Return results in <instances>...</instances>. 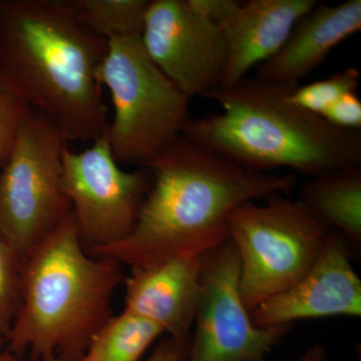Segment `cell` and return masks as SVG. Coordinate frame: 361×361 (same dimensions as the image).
Instances as JSON below:
<instances>
[{"mask_svg": "<svg viewBox=\"0 0 361 361\" xmlns=\"http://www.w3.org/2000/svg\"><path fill=\"white\" fill-rule=\"evenodd\" d=\"M152 183L134 228L114 245L87 251L130 270L202 256L228 239L233 211L289 195L295 174L252 172L180 137L146 167Z\"/></svg>", "mask_w": 361, "mask_h": 361, "instance_id": "obj_1", "label": "cell"}, {"mask_svg": "<svg viewBox=\"0 0 361 361\" xmlns=\"http://www.w3.org/2000/svg\"><path fill=\"white\" fill-rule=\"evenodd\" d=\"M106 49L70 0H0V73L68 142L106 134L97 78Z\"/></svg>", "mask_w": 361, "mask_h": 361, "instance_id": "obj_2", "label": "cell"}, {"mask_svg": "<svg viewBox=\"0 0 361 361\" xmlns=\"http://www.w3.org/2000/svg\"><path fill=\"white\" fill-rule=\"evenodd\" d=\"M291 90L248 77L217 87L204 97L222 111L190 121L183 137L252 172L290 169L313 178L361 166L360 132L292 104Z\"/></svg>", "mask_w": 361, "mask_h": 361, "instance_id": "obj_3", "label": "cell"}, {"mask_svg": "<svg viewBox=\"0 0 361 361\" xmlns=\"http://www.w3.org/2000/svg\"><path fill=\"white\" fill-rule=\"evenodd\" d=\"M122 266L85 250L73 213L23 260L20 310L6 341L18 356L75 361L111 317Z\"/></svg>", "mask_w": 361, "mask_h": 361, "instance_id": "obj_4", "label": "cell"}, {"mask_svg": "<svg viewBox=\"0 0 361 361\" xmlns=\"http://www.w3.org/2000/svg\"><path fill=\"white\" fill-rule=\"evenodd\" d=\"M97 78L113 103L106 137L118 164L146 168L192 120L191 99L157 68L140 35L108 40Z\"/></svg>", "mask_w": 361, "mask_h": 361, "instance_id": "obj_5", "label": "cell"}, {"mask_svg": "<svg viewBox=\"0 0 361 361\" xmlns=\"http://www.w3.org/2000/svg\"><path fill=\"white\" fill-rule=\"evenodd\" d=\"M330 230L298 200L276 194L247 202L230 216L228 238L240 263L239 290L249 310L295 284Z\"/></svg>", "mask_w": 361, "mask_h": 361, "instance_id": "obj_6", "label": "cell"}, {"mask_svg": "<svg viewBox=\"0 0 361 361\" xmlns=\"http://www.w3.org/2000/svg\"><path fill=\"white\" fill-rule=\"evenodd\" d=\"M68 140L44 116H26L0 169V234L25 259L71 212L61 189Z\"/></svg>", "mask_w": 361, "mask_h": 361, "instance_id": "obj_7", "label": "cell"}, {"mask_svg": "<svg viewBox=\"0 0 361 361\" xmlns=\"http://www.w3.org/2000/svg\"><path fill=\"white\" fill-rule=\"evenodd\" d=\"M151 183L148 169L118 166L106 135L82 152L65 149L61 189L85 250L114 245L130 234Z\"/></svg>", "mask_w": 361, "mask_h": 361, "instance_id": "obj_8", "label": "cell"}, {"mask_svg": "<svg viewBox=\"0 0 361 361\" xmlns=\"http://www.w3.org/2000/svg\"><path fill=\"white\" fill-rule=\"evenodd\" d=\"M240 263L228 238L202 255L200 292L186 355L182 361H264L292 324H254L239 290Z\"/></svg>", "mask_w": 361, "mask_h": 361, "instance_id": "obj_9", "label": "cell"}, {"mask_svg": "<svg viewBox=\"0 0 361 361\" xmlns=\"http://www.w3.org/2000/svg\"><path fill=\"white\" fill-rule=\"evenodd\" d=\"M140 37L157 68L190 99L220 87L227 61L224 37L191 0L149 1Z\"/></svg>", "mask_w": 361, "mask_h": 361, "instance_id": "obj_10", "label": "cell"}, {"mask_svg": "<svg viewBox=\"0 0 361 361\" xmlns=\"http://www.w3.org/2000/svg\"><path fill=\"white\" fill-rule=\"evenodd\" d=\"M219 28L227 49L221 87H231L272 58L317 0H191Z\"/></svg>", "mask_w": 361, "mask_h": 361, "instance_id": "obj_11", "label": "cell"}, {"mask_svg": "<svg viewBox=\"0 0 361 361\" xmlns=\"http://www.w3.org/2000/svg\"><path fill=\"white\" fill-rule=\"evenodd\" d=\"M259 327L296 320L361 315V280L341 235L330 230L317 258L295 284L250 311Z\"/></svg>", "mask_w": 361, "mask_h": 361, "instance_id": "obj_12", "label": "cell"}, {"mask_svg": "<svg viewBox=\"0 0 361 361\" xmlns=\"http://www.w3.org/2000/svg\"><path fill=\"white\" fill-rule=\"evenodd\" d=\"M201 263L202 256H183L130 270L123 282V310L158 325L172 338L189 343L200 292Z\"/></svg>", "mask_w": 361, "mask_h": 361, "instance_id": "obj_13", "label": "cell"}, {"mask_svg": "<svg viewBox=\"0 0 361 361\" xmlns=\"http://www.w3.org/2000/svg\"><path fill=\"white\" fill-rule=\"evenodd\" d=\"M360 30L361 0H346L337 6L318 2L297 21L281 49L258 66L255 78L294 89L324 63L334 47Z\"/></svg>", "mask_w": 361, "mask_h": 361, "instance_id": "obj_14", "label": "cell"}, {"mask_svg": "<svg viewBox=\"0 0 361 361\" xmlns=\"http://www.w3.org/2000/svg\"><path fill=\"white\" fill-rule=\"evenodd\" d=\"M298 201L325 227L360 245L361 166L311 178L300 188Z\"/></svg>", "mask_w": 361, "mask_h": 361, "instance_id": "obj_15", "label": "cell"}, {"mask_svg": "<svg viewBox=\"0 0 361 361\" xmlns=\"http://www.w3.org/2000/svg\"><path fill=\"white\" fill-rule=\"evenodd\" d=\"M161 334L158 325L123 310L97 331L84 357L87 361H139Z\"/></svg>", "mask_w": 361, "mask_h": 361, "instance_id": "obj_16", "label": "cell"}, {"mask_svg": "<svg viewBox=\"0 0 361 361\" xmlns=\"http://www.w3.org/2000/svg\"><path fill=\"white\" fill-rule=\"evenodd\" d=\"M78 20L104 39L141 35L149 0H70Z\"/></svg>", "mask_w": 361, "mask_h": 361, "instance_id": "obj_17", "label": "cell"}, {"mask_svg": "<svg viewBox=\"0 0 361 361\" xmlns=\"http://www.w3.org/2000/svg\"><path fill=\"white\" fill-rule=\"evenodd\" d=\"M360 82V71L348 68L323 80L294 87L289 92L288 99L299 108L322 116L344 94L357 92Z\"/></svg>", "mask_w": 361, "mask_h": 361, "instance_id": "obj_18", "label": "cell"}, {"mask_svg": "<svg viewBox=\"0 0 361 361\" xmlns=\"http://www.w3.org/2000/svg\"><path fill=\"white\" fill-rule=\"evenodd\" d=\"M23 260L0 234V336L4 341L20 310Z\"/></svg>", "mask_w": 361, "mask_h": 361, "instance_id": "obj_19", "label": "cell"}, {"mask_svg": "<svg viewBox=\"0 0 361 361\" xmlns=\"http://www.w3.org/2000/svg\"><path fill=\"white\" fill-rule=\"evenodd\" d=\"M32 110L20 90L0 73V169L11 156L21 125Z\"/></svg>", "mask_w": 361, "mask_h": 361, "instance_id": "obj_20", "label": "cell"}, {"mask_svg": "<svg viewBox=\"0 0 361 361\" xmlns=\"http://www.w3.org/2000/svg\"><path fill=\"white\" fill-rule=\"evenodd\" d=\"M322 118L337 129L360 132L361 102L357 92L344 94L322 114Z\"/></svg>", "mask_w": 361, "mask_h": 361, "instance_id": "obj_21", "label": "cell"}, {"mask_svg": "<svg viewBox=\"0 0 361 361\" xmlns=\"http://www.w3.org/2000/svg\"><path fill=\"white\" fill-rule=\"evenodd\" d=\"M189 343L169 336L157 346L148 361H182Z\"/></svg>", "mask_w": 361, "mask_h": 361, "instance_id": "obj_22", "label": "cell"}, {"mask_svg": "<svg viewBox=\"0 0 361 361\" xmlns=\"http://www.w3.org/2000/svg\"><path fill=\"white\" fill-rule=\"evenodd\" d=\"M327 351L320 344H313L310 348L306 349L300 357L296 361H326Z\"/></svg>", "mask_w": 361, "mask_h": 361, "instance_id": "obj_23", "label": "cell"}, {"mask_svg": "<svg viewBox=\"0 0 361 361\" xmlns=\"http://www.w3.org/2000/svg\"><path fill=\"white\" fill-rule=\"evenodd\" d=\"M0 361H20L18 356L13 355V353H9V351H6V353H4V351H0Z\"/></svg>", "mask_w": 361, "mask_h": 361, "instance_id": "obj_24", "label": "cell"}, {"mask_svg": "<svg viewBox=\"0 0 361 361\" xmlns=\"http://www.w3.org/2000/svg\"><path fill=\"white\" fill-rule=\"evenodd\" d=\"M47 361H66V360H59V358H51V360H49ZM75 361H87V360H85V357H82V358H80V360H75Z\"/></svg>", "mask_w": 361, "mask_h": 361, "instance_id": "obj_25", "label": "cell"}, {"mask_svg": "<svg viewBox=\"0 0 361 361\" xmlns=\"http://www.w3.org/2000/svg\"><path fill=\"white\" fill-rule=\"evenodd\" d=\"M4 342H6L4 341V339L2 338L1 336H0V351H1L2 344H4Z\"/></svg>", "mask_w": 361, "mask_h": 361, "instance_id": "obj_26", "label": "cell"}]
</instances>
